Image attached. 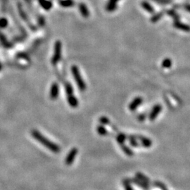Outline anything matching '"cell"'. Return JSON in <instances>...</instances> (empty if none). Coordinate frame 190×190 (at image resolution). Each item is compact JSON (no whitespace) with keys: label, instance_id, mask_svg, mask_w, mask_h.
I'll list each match as a JSON object with an SVG mask.
<instances>
[{"label":"cell","instance_id":"44dd1931","mask_svg":"<svg viewBox=\"0 0 190 190\" xmlns=\"http://www.w3.org/2000/svg\"><path fill=\"white\" fill-rule=\"evenodd\" d=\"M142 7L146 10V11H149V13H153V7H152L151 5L149 4L148 2L144 1V2H142Z\"/></svg>","mask_w":190,"mask_h":190},{"label":"cell","instance_id":"ffe728a7","mask_svg":"<svg viewBox=\"0 0 190 190\" xmlns=\"http://www.w3.org/2000/svg\"><path fill=\"white\" fill-rule=\"evenodd\" d=\"M97 131L98 134H99L100 135H106L107 134V130L105 128L104 126L103 125H99L97 127Z\"/></svg>","mask_w":190,"mask_h":190},{"label":"cell","instance_id":"2e32d148","mask_svg":"<svg viewBox=\"0 0 190 190\" xmlns=\"http://www.w3.org/2000/svg\"><path fill=\"white\" fill-rule=\"evenodd\" d=\"M65 89L66 92L67 96L73 95V88L72 87V85L69 83H66L65 85Z\"/></svg>","mask_w":190,"mask_h":190},{"label":"cell","instance_id":"ac0fdd59","mask_svg":"<svg viewBox=\"0 0 190 190\" xmlns=\"http://www.w3.org/2000/svg\"><path fill=\"white\" fill-rule=\"evenodd\" d=\"M136 177H137V178H138V179L144 181L146 183H148V184H149V181H150L149 179L148 178L147 176H145V175H143V174L141 173H136Z\"/></svg>","mask_w":190,"mask_h":190},{"label":"cell","instance_id":"ba28073f","mask_svg":"<svg viewBox=\"0 0 190 190\" xmlns=\"http://www.w3.org/2000/svg\"><path fill=\"white\" fill-rule=\"evenodd\" d=\"M173 25L174 27L180 30V31H183L185 32H190L189 25H187V24L181 23V22H180L179 21H176L174 22Z\"/></svg>","mask_w":190,"mask_h":190},{"label":"cell","instance_id":"3957f363","mask_svg":"<svg viewBox=\"0 0 190 190\" xmlns=\"http://www.w3.org/2000/svg\"><path fill=\"white\" fill-rule=\"evenodd\" d=\"M61 49L62 45L61 41L57 40L56 42L54 45V53L53 57L51 59V63L53 65L57 64V63L60 61L61 57Z\"/></svg>","mask_w":190,"mask_h":190},{"label":"cell","instance_id":"7a4b0ae2","mask_svg":"<svg viewBox=\"0 0 190 190\" xmlns=\"http://www.w3.org/2000/svg\"><path fill=\"white\" fill-rule=\"evenodd\" d=\"M71 71L72 73H73L74 79H75L76 83H77V86H78L79 89H80L81 91L85 90L86 89V85L85 83L83 80V78L82 77V76L80 75L78 68H77V66H73L71 67Z\"/></svg>","mask_w":190,"mask_h":190},{"label":"cell","instance_id":"7402d4cb","mask_svg":"<svg viewBox=\"0 0 190 190\" xmlns=\"http://www.w3.org/2000/svg\"><path fill=\"white\" fill-rule=\"evenodd\" d=\"M116 139L118 144L122 145V144H124V142H125L126 139V136L124 135V134H119V135L117 136Z\"/></svg>","mask_w":190,"mask_h":190},{"label":"cell","instance_id":"f1b7e54d","mask_svg":"<svg viewBox=\"0 0 190 190\" xmlns=\"http://www.w3.org/2000/svg\"><path fill=\"white\" fill-rule=\"evenodd\" d=\"M7 25V21L6 19H1L0 21V27L4 28Z\"/></svg>","mask_w":190,"mask_h":190},{"label":"cell","instance_id":"4dcf8cb0","mask_svg":"<svg viewBox=\"0 0 190 190\" xmlns=\"http://www.w3.org/2000/svg\"><path fill=\"white\" fill-rule=\"evenodd\" d=\"M185 9L187 10V11L190 12V4H186L185 6Z\"/></svg>","mask_w":190,"mask_h":190},{"label":"cell","instance_id":"7c38bea8","mask_svg":"<svg viewBox=\"0 0 190 190\" xmlns=\"http://www.w3.org/2000/svg\"><path fill=\"white\" fill-rule=\"evenodd\" d=\"M139 139L140 140L142 145L145 147H150L152 145V142L150 139H148L147 137H142V136H139Z\"/></svg>","mask_w":190,"mask_h":190},{"label":"cell","instance_id":"603a6c76","mask_svg":"<svg viewBox=\"0 0 190 190\" xmlns=\"http://www.w3.org/2000/svg\"><path fill=\"white\" fill-rule=\"evenodd\" d=\"M123 185L124 187H125V190H133L130 185V183L128 180H124Z\"/></svg>","mask_w":190,"mask_h":190},{"label":"cell","instance_id":"9a60e30c","mask_svg":"<svg viewBox=\"0 0 190 190\" xmlns=\"http://www.w3.org/2000/svg\"><path fill=\"white\" fill-rule=\"evenodd\" d=\"M121 147L122 150H123V151H124V153H125L126 155L129 156H132L133 155V151H132V150L130 149V148L127 147V146L124 145V144H122V145H121Z\"/></svg>","mask_w":190,"mask_h":190},{"label":"cell","instance_id":"30bf717a","mask_svg":"<svg viewBox=\"0 0 190 190\" xmlns=\"http://www.w3.org/2000/svg\"><path fill=\"white\" fill-rule=\"evenodd\" d=\"M67 97H68V102H69V105L71 106V107L75 108L78 106V100L77 99V98H76L73 95L67 96Z\"/></svg>","mask_w":190,"mask_h":190},{"label":"cell","instance_id":"4316f807","mask_svg":"<svg viewBox=\"0 0 190 190\" xmlns=\"http://www.w3.org/2000/svg\"><path fill=\"white\" fill-rule=\"evenodd\" d=\"M168 13L169 15H171V16H173V18H175V19L177 20H177H178V18H179L178 16L176 14L175 11H169L168 12Z\"/></svg>","mask_w":190,"mask_h":190},{"label":"cell","instance_id":"d4e9b609","mask_svg":"<svg viewBox=\"0 0 190 190\" xmlns=\"http://www.w3.org/2000/svg\"><path fill=\"white\" fill-rule=\"evenodd\" d=\"M130 145L133 146V147H137V146L139 145V144H138L137 140H136L135 138L132 137V136L130 137Z\"/></svg>","mask_w":190,"mask_h":190},{"label":"cell","instance_id":"5bb4252c","mask_svg":"<svg viewBox=\"0 0 190 190\" xmlns=\"http://www.w3.org/2000/svg\"><path fill=\"white\" fill-rule=\"evenodd\" d=\"M39 2L42 7L46 10H49L52 7V4L47 0H39Z\"/></svg>","mask_w":190,"mask_h":190},{"label":"cell","instance_id":"5b68a950","mask_svg":"<svg viewBox=\"0 0 190 190\" xmlns=\"http://www.w3.org/2000/svg\"><path fill=\"white\" fill-rule=\"evenodd\" d=\"M161 111H162V107L161 105L156 104V106H154V107H153V109H152L151 111L149 113V118L150 121H154Z\"/></svg>","mask_w":190,"mask_h":190},{"label":"cell","instance_id":"484cf974","mask_svg":"<svg viewBox=\"0 0 190 190\" xmlns=\"http://www.w3.org/2000/svg\"><path fill=\"white\" fill-rule=\"evenodd\" d=\"M99 121L102 125H107V124L109 123V120L106 117H101L99 119Z\"/></svg>","mask_w":190,"mask_h":190},{"label":"cell","instance_id":"8fae6325","mask_svg":"<svg viewBox=\"0 0 190 190\" xmlns=\"http://www.w3.org/2000/svg\"><path fill=\"white\" fill-rule=\"evenodd\" d=\"M119 0H109L107 5V9L109 11H113L116 9V4Z\"/></svg>","mask_w":190,"mask_h":190},{"label":"cell","instance_id":"277c9868","mask_svg":"<svg viewBox=\"0 0 190 190\" xmlns=\"http://www.w3.org/2000/svg\"><path fill=\"white\" fill-rule=\"evenodd\" d=\"M77 153H78V150H77V148L75 147L73 148V149L69 152L66 158V161H65V163L67 165H72V163H73L74 160H75V158L76 156H77Z\"/></svg>","mask_w":190,"mask_h":190},{"label":"cell","instance_id":"9c48e42d","mask_svg":"<svg viewBox=\"0 0 190 190\" xmlns=\"http://www.w3.org/2000/svg\"><path fill=\"white\" fill-rule=\"evenodd\" d=\"M131 180H132V182H133V183H135V185L139 186V187H140L141 188H142V189H144L147 190L148 189H149V186H148V183H145L144 181L137 178V177H136V178L132 179Z\"/></svg>","mask_w":190,"mask_h":190},{"label":"cell","instance_id":"e0dca14e","mask_svg":"<svg viewBox=\"0 0 190 190\" xmlns=\"http://www.w3.org/2000/svg\"><path fill=\"white\" fill-rule=\"evenodd\" d=\"M73 0H61L60 1V4L63 7H69L73 5Z\"/></svg>","mask_w":190,"mask_h":190},{"label":"cell","instance_id":"83f0119b","mask_svg":"<svg viewBox=\"0 0 190 190\" xmlns=\"http://www.w3.org/2000/svg\"><path fill=\"white\" fill-rule=\"evenodd\" d=\"M156 185L159 188H161L162 190H167L166 187H165V185H164L163 183H161V182H156Z\"/></svg>","mask_w":190,"mask_h":190},{"label":"cell","instance_id":"4fadbf2b","mask_svg":"<svg viewBox=\"0 0 190 190\" xmlns=\"http://www.w3.org/2000/svg\"><path fill=\"white\" fill-rule=\"evenodd\" d=\"M79 9H80V11L81 14L83 15L84 17L89 16V11H88V9L87 8V7H86L85 4H80Z\"/></svg>","mask_w":190,"mask_h":190},{"label":"cell","instance_id":"8992f818","mask_svg":"<svg viewBox=\"0 0 190 190\" xmlns=\"http://www.w3.org/2000/svg\"><path fill=\"white\" fill-rule=\"evenodd\" d=\"M59 94V85L57 83H54L51 85V89H50V98L52 100H55L58 98Z\"/></svg>","mask_w":190,"mask_h":190},{"label":"cell","instance_id":"d6986e66","mask_svg":"<svg viewBox=\"0 0 190 190\" xmlns=\"http://www.w3.org/2000/svg\"><path fill=\"white\" fill-rule=\"evenodd\" d=\"M172 66V61L171 59L166 58L162 61V67L165 68V69H168Z\"/></svg>","mask_w":190,"mask_h":190},{"label":"cell","instance_id":"52a82bcc","mask_svg":"<svg viewBox=\"0 0 190 190\" xmlns=\"http://www.w3.org/2000/svg\"><path fill=\"white\" fill-rule=\"evenodd\" d=\"M142 98L140 97H137L132 101V102L130 104L129 109L131 111H135V110L142 104Z\"/></svg>","mask_w":190,"mask_h":190},{"label":"cell","instance_id":"6da1fadb","mask_svg":"<svg viewBox=\"0 0 190 190\" xmlns=\"http://www.w3.org/2000/svg\"><path fill=\"white\" fill-rule=\"evenodd\" d=\"M32 135L36 140H37L39 143L45 146L47 149L50 150L51 151L54 152V153H58V152L60 151V147L59 146L56 145L55 143L52 142L51 141H50L47 138H46L39 132L34 130L32 131Z\"/></svg>","mask_w":190,"mask_h":190},{"label":"cell","instance_id":"f546056e","mask_svg":"<svg viewBox=\"0 0 190 190\" xmlns=\"http://www.w3.org/2000/svg\"><path fill=\"white\" fill-rule=\"evenodd\" d=\"M145 118V115H144V114H141L140 115H139V116H138V119H139L140 121H144V119Z\"/></svg>","mask_w":190,"mask_h":190},{"label":"cell","instance_id":"cb8c5ba5","mask_svg":"<svg viewBox=\"0 0 190 190\" xmlns=\"http://www.w3.org/2000/svg\"><path fill=\"white\" fill-rule=\"evenodd\" d=\"M163 13H162V12L161 13H157V14H155L153 17L151 18V21L153 22V23H154V22L158 21L162 16H163Z\"/></svg>","mask_w":190,"mask_h":190}]
</instances>
